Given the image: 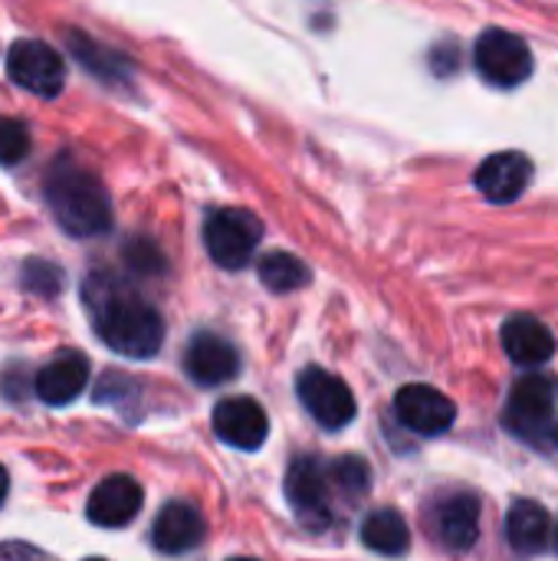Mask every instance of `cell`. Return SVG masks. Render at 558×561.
<instances>
[{
  "mask_svg": "<svg viewBox=\"0 0 558 561\" xmlns=\"http://www.w3.org/2000/svg\"><path fill=\"white\" fill-rule=\"evenodd\" d=\"M89 385V362L82 355H62L56 362H49L46 368H39L36 381H33V391L43 404H53V408H62L69 401H76Z\"/></svg>",
  "mask_w": 558,
  "mask_h": 561,
  "instance_id": "obj_17",
  "label": "cell"
},
{
  "mask_svg": "<svg viewBox=\"0 0 558 561\" xmlns=\"http://www.w3.org/2000/svg\"><path fill=\"white\" fill-rule=\"evenodd\" d=\"M558 385L546 375H526L513 385L506 401V427L533 447H553L558 440Z\"/></svg>",
  "mask_w": 558,
  "mask_h": 561,
  "instance_id": "obj_3",
  "label": "cell"
},
{
  "mask_svg": "<svg viewBox=\"0 0 558 561\" xmlns=\"http://www.w3.org/2000/svg\"><path fill=\"white\" fill-rule=\"evenodd\" d=\"M299 401L312 421L326 431H342L355 421V394L352 388L326 368H306L296 381Z\"/></svg>",
  "mask_w": 558,
  "mask_h": 561,
  "instance_id": "obj_7",
  "label": "cell"
},
{
  "mask_svg": "<svg viewBox=\"0 0 558 561\" xmlns=\"http://www.w3.org/2000/svg\"><path fill=\"white\" fill-rule=\"evenodd\" d=\"M477 72L497 89H516L533 76V53L523 36L510 30H487L474 46Z\"/></svg>",
  "mask_w": 558,
  "mask_h": 561,
  "instance_id": "obj_5",
  "label": "cell"
},
{
  "mask_svg": "<svg viewBox=\"0 0 558 561\" xmlns=\"http://www.w3.org/2000/svg\"><path fill=\"white\" fill-rule=\"evenodd\" d=\"M145 503V493L141 486L125 477V473H115V477H105L92 493H89V503H86V516L92 526H102V529H122L128 526L138 510Z\"/></svg>",
  "mask_w": 558,
  "mask_h": 561,
  "instance_id": "obj_11",
  "label": "cell"
},
{
  "mask_svg": "<svg viewBox=\"0 0 558 561\" xmlns=\"http://www.w3.org/2000/svg\"><path fill=\"white\" fill-rule=\"evenodd\" d=\"M503 348L510 362L523 368H539L556 355V335L536 316H513L503 325Z\"/></svg>",
  "mask_w": 558,
  "mask_h": 561,
  "instance_id": "obj_15",
  "label": "cell"
},
{
  "mask_svg": "<svg viewBox=\"0 0 558 561\" xmlns=\"http://www.w3.org/2000/svg\"><path fill=\"white\" fill-rule=\"evenodd\" d=\"M30 154V131L20 118H0V164H20Z\"/></svg>",
  "mask_w": 558,
  "mask_h": 561,
  "instance_id": "obj_22",
  "label": "cell"
},
{
  "mask_svg": "<svg viewBox=\"0 0 558 561\" xmlns=\"http://www.w3.org/2000/svg\"><path fill=\"white\" fill-rule=\"evenodd\" d=\"M43 194L56 224L69 237H99L112 227V204L102 181L69 158L49 164Z\"/></svg>",
  "mask_w": 558,
  "mask_h": 561,
  "instance_id": "obj_2",
  "label": "cell"
},
{
  "mask_svg": "<svg viewBox=\"0 0 558 561\" xmlns=\"http://www.w3.org/2000/svg\"><path fill=\"white\" fill-rule=\"evenodd\" d=\"M434 533L454 552L470 549L480 536V500L470 493L444 496L434 510Z\"/></svg>",
  "mask_w": 558,
  "mask_h": 561,
  "instance_id": "obj_16",
  "label": "cell"
},
{
  "mask_svg": "<svg viewBox=\"0 0 558 561\" xmlns=\"http://www.w3.org/2000/svg\"><path fill=\"white\" fill-rule=\"evenodd\" d=\"M7 72L20 89L39 99H56L66 85V62L59 49L43 39H16L7 49Z\"/></svg>",
  "mask_w": 558,
  "mask_h": 561,
  "instance_id": "obj_6",
  "label": "cell"
},
{
  "mask_svg": "<svg viewBox=\"0 0 558 561\" xmlns=\"http://www.w3.org/2000/svg\"><path fill=\"white\" fill-rule=\"evenodd\" d=\"M329 490H332L329 467H322L312 457H299L286 473V496L309 529L329 526Z\"/></svg>",
  "mask_w": 558,
  "mask_h": 561,
  "instance_id": "obj_8",
  "label": "cell"
},
{
  "mask_svg": "<svg viewBox=\"0 0 558 561\" xmlns=\"http://www.w3.org/2000/svg\"><path fill=\"white\" fill-rule=\"evenodd\" d=\"M23 283H26L30 289H36V293H43V296H53V293L59 289L62 276H59L56 266L33 260V263H26V270H23Z\"/></svg>",
  "mask_w": 558,
  "mask_h": 561,
  "instance_id": "obj_24",
  "label": "cell"
},
{
  "mask_svg": "<svg viewBox=\"0 0 558 561\" xmlns=\"http://www.w3.org/2000/svg\"><path fill=\"white\" fill-rule=\"evenodd\" d=\"M556 549H558V529H556Z\"/></svg>",
  "mask_w": 558,
  "mask_h": 561,
  "instance_id": "obj_27",
  "label": "cell"
},
{
  "mask_svg": "<svg viewBox=\"0 0 558 561\" xmlns=\"http://www.w3.org/2000/svg\"><path fill=\"white\" fill-rule=\"evenodd\" d=\"M204 516L191 503H168L151 529V542L164 556H184L204 542Z\"/></svg>",
  "mask_w": 558,
  "mask_h": 561,
  "instance_id": "obj_14",
  "label": "cell"
},
{
  "mask_svg": "<svg viewBox=\"0 0 558 561\" xmlns=\"http://www.w3.org/2000/svg\"><path fill=\"white\" fill-rule=\"evenodd\" d=\"M66 43H69L72 56H76L95 79L118 85V82H125V79L132 76L128 59H125L122 53H115V49H105V46L95 43L92 36H86V33H66Z\"/></svg>",
  "mask_w": 558,
  "mask_h": 561,
  "instance_id": "obj_19",
  "label": "cell"
},
{
  "mask_svg": "<svg viewBox=\"0 0 558 561\" xmlns=\"http://www.w3.org/2000/svg\"><path fill=\"white\" fill-rule=\"evenodd\" d=\"M260 279L273 293H293L309 283V266L293 253H266L260 263Z\"/></svg>",
  "mask_w": 558,
  "mask_h": 561,
  "instance_id": "obj_21",
  "label": "cell"
},
{
  "mask_svg": "<svg viewBox=\"0 0 558 561\" xmlns=\"http://www.w3.org/2000/svg\"><path fill=\"white\" fill-rule=\"evenodd\" d=\"M7 490H10V480H7V470L0 467V506H3V500H7Z\"/></svg>",
  "mask_w": 558,
  "mask_h": 561,
  "instance_id": "obj_25",
  "label": "cell"
},
{
  "mask_svg": "<svg viewBox=\"0 0 558 561\" xmlns=\"http://www.w3.org/2000/svg\"><path fill=\"white\" fill-rule=\"evenodd\" d=\"M86 302L99 339L125 358H151L164 342V322L135 293L122 289L109 276H92L86 286Z\"/></svg>",
  "mask_w": 558,
  "mask_h": 561,
  "instance_id": "obj_1",
  "label": "cell"
},
{
  "mask_svg": "<svg viewBox=\"0 0 558 561\" xmlns=\"http://www.w3.org/2000/svg\"><path fill=\"white\" fill-rule=\"evenodd\" d=\"M529 181H533V161L523 151L490 154L474 174L477 191L493 204H513L516 197L526 194Z\"/></svg>",
  "mask_w": 558,
  "mask_h": 561,
  "instance_id": "obj_12",
  "label": "cell"
},
{
  "mask_svg": "<svg viewBox=\"0 0 558 561\" xmlns=\"http://www.w3.org/2000/svg\"><path fill=\"white\" fill-rule=\"evenodd\" d=\"M89 561H102V559H89Z\"/></svg>",
  "mask_w": 558,
  "mask_h": 561,
  "instance_id": "obj_28",
  "label": "cell"
},
{
  "mask_svg": "<svg viewBox=\"0 0 558 561\" xmlns=\"http://www.w3.org/2000/svg\"><path fill=\"white\" fill-rule=\"evenodd\" d=\"M549 536H553V523L539 503H533V500L513 503V510L506 516V539L516 552L536 556L549 546Z\"/></svg>",
  "mask_w": 558,
  "mask_h": 561,
  "instance_id": "obj_18",
  "label": "cell"
},
{
  "mask_svg": "<svg viewBox=\"0 0 558 561\" xmlns=\"http://www.w3.org/2000/svg\"><path fill=\"white\" fill-rule=\"evenodd\" d=\"M362 542L372 552H378V556L398 559V556L408 552L411 533H408V523L401 519V513H395V510H375L362 523Z\"/></svg>",
  "mask_w": 558,
  "mask_h": 561,
  "instance_id": "obj_20",
  "label": "cell"
},
{
  "mask_svg": "<svg viewBox=\"0 0 558 561\" xmlns=\"http://www.w3.org/2000/svg\"><path fill=\"white\" fill-rule=\"evenodd\" d=\"M214 434L227 447L260 450L270 434V421H266V411L253 398H224L214 408Z\"/></svg>",
  "mask_w": 558,
  "mask_h": 561,
  "instance_id": "obj_10",
  "label": "cell"
},
{
  "mask_svg": "<svg viewBox=\"0 0 558 561\" xmlns=\"http://www.w3.org/2000/svg\"><path fill=\"white\" fill-rule=\"evenodd\" d=\"M329 477H332V483H339L342 490H352V493H365V486H368V467L355 457H345L335 467H329Z\"/></svg>",
  "mask_w": 558,
  "mask_h": 561,
  "instance_id": "obj_23",
  "label": "cell"
},
{
  "mask_svg": "<svg viewBox=\"0 0 558 561\" xmlns=\"http://www.w3.org/2000/svg\"><path fill=\"white\" fill-rule=\"evenodd\" d=\"M184 368L201 388H217V385H227L237 375L240 358H237V348L227 339H220L214 332H197L187 342Z\"/></svg>",
  "mask_w": 558,
  "mask_h": 561,
  "instance_id": "obj_13",
  "label": "cell"
},
{
  "mask_svg": "<svg viewBox=\"0 0 558 561\" xmlns=\"http://www.w3.org/2000/svg\"><path fill=\"white\" fill-rule=\"evenodd\" d=\"M230 561H253V559H230Z\"/></svg>",
  "mask_w": 558,
  "mask_h": 561,
  "instance_id": "obj_26",
  "label": "cell"
},
{
  "mask_svg": "<svg viewBox=\"0 0 558 561\" xmlns=\"http://www.w3.org/2000/svg\"><path fill=\"white\" fill-rule=\"evenodd\" d=\"M263 237L260 220L240 207H217L204 220V247L220 270H243Z\"/></svg>",
  "mask_w": 558,
  "mask_h": 561,
  "instance_id": "obj_4",
  "label": "cell"
},
{
  "mask_svg": "<svg viewBox=\"0 0 558 561\" xmlns=\"http://www.w3.org/2000/svg\"><path fill=\"white\" fill-rule=\"evenodd\" d=\"M395 414L398 421L424 437H437L444 431H451V424L457 421V408L447 394H441L437 388L428 385H408L398 391L395 398Z\"/></svg>",
  "mask_w": 558,
  "mask_h": 561,
  "instance_id": "obj_9",
  "label": "cell"
}]
</instances>
